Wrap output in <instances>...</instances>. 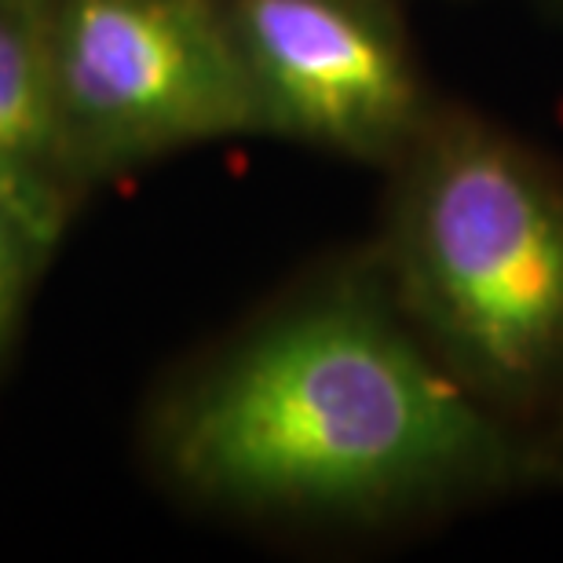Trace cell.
Segmentation results:
<instances>
[{
    "label": "cell",
    "instance_id": "cell-1",
    "mask_svg": "<svg viewBox=\"0 0 563 563\" xmlns=\"http://www.w3.org/2000/svg\"><path fill=\"white\" fill-rule=\"evenodd\" d=\"M157 439L201 501L352 531L549 490L538 432L446 374L369 242L212 355L165 402Z\"/></svg>",
    "mask_w": 563,
    "mask_h": 563
},
{
    "label": "cell",
    "instance_id": "cell-2",
    "mask_svg": "<svg viewBox=\"0 0 563 563\" xmlns=\"http://www.w3.org/2000/svg\"><path fill=\"white\" fill-rule=\"evenodd\" d=\"M380 176L369 250L418 336L494 418L560 421L563 165L446 96Z\"/></svg>",
    "mask_w": 563,
    "mask_h": 563
},
{
    "label": "cell",
    "instance_id": "cell-3",
    "mask_svg": "<svg viewBox=\"0 0 563 563\" xmlns=\"http://www.w3.org/2000/svg\"><path fill=\"white\" fill-rule=\"evenodd\" d=\"M52 55L85 179L264 136L220 0H52Z\"/></svg>",
    "mask_w": 563,
    "mask_h": 563
},
{
    "label": "cell",
    "instance_id": "cell-4",
    "mask_svg": "<svg viewBox=\"0 0 563 563\" xmlns=\"http://www.w3.org/2000/svg\"><path fill=\"white\" fill-rule=\"evenodd\" d=\"M261 132L385 173L443 103L402 0H220Z\"/></svg>",
    "mask_w": 563,
    "mask_h": 563
},
{
    "label": "cell",
    "instance_id": "cell-5",
    "mask_svg": "<svg viewBox=\"0 0 563 563\" xmlns=\"http://www.w3.org/2000/svg\"><path fill=\"white\" fill-rule=\"evenodd\" d=\"M85 184L55 81L52 0H0V201L48 253Z\"/></svg>",
    "mask_w": 563,
    "mask_h": 563
},
{
    "label": "cell",
    "instance_id": "cell-6",
    "mask_svg": "<svg viewBox=\"0 0 563 563\" xmlns=\"http://www.w3.org/2000/svg\"><path fill=\"white\" fill-rule=\"evenodd\" d=\"M41 256L44 250L30 239V231L15 220V212L0 201V347H4L11 330H15L33 264Z\"/></svg>",
    "mask_w": 563,
    "mask_h": 563
},
{
    "label": "cell",
    "instance_id": "cell-7",
    "mask_svg": "<svg viewBox=\"0 0 563 563\" xmlns=\"http://www.w3.org/2000/svg\"><path fill=\"white\" fill-rule=\"evenodd\" d=\"M538 443H542L545 487L563 490V418L553 421L549 428H542V432H538Z\"/></svg>",
    "mask_w": 563,
    "mask_h": 563
},
{
    "label": "cell",
    "instance_id": "cell-8",
    "mask_svg": "<svg viewBox=\"0 0 563 563\" xmlns=\"http://www.w3.org/2000/svg\"><path fill=\"white\" fill-rule=\"evenodd\" d=\"M542 4H545V8L553 11V15H556V19L563 22V0H542Z\"/></svg>",
    "mask_w": 563,
    "mask_h": 563
}]
</instances>
